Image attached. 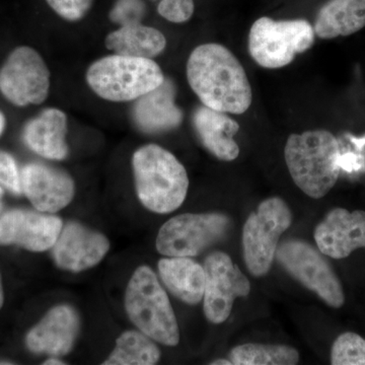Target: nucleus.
I'll list each match as a JSON object with an SVG mask.
<instances>
[{
	"label": "nucleus",
	"mask_w": 365,
	"mask_h": 365,
	"mask_svg": "<svg viewBox=\"0 0 365 365\" xmlns=\"http://www.w3.org/2000/svg\"><path fill=\"white\" fill-rule=\"evenodd\" d=\"M187 79L206 107L235 115L251 107L253 93L246 71L225 46L207 43L196 47L187 62Z\"/></svg>",
	"instance_id": "obj_1"
},
{
	"label": "nucleus",
	"mask_w": 365,
	"mask_h": 365,
	"mask_svg": "<svg viewBox=\"0 0 365 365\" xmlns=\"http://www.w3.org/2000/svg\"><path fill=\"white\" fill-rule=\"evenodd\" d=\"M341 148L330 131L318 129L288 137L285 163L295 185L312 198L325 197L338 181Z\"/></svg>",
	"instance_id": "obj_2"
},
{
	"label": "nucleus",
	"mask_w": 365,
	"mask_h": 365,
	"mask_svg": "<svg viewBox=\"0 0 365 365\" xmlns=\"http://www.w3.org/2000/svg\"><path fill=\"white\" fill-rule=\"evenodd\" d=\"M132 165L137 195L144 207L165 215L182 205L189 178L173 153L157 144H148L134 153Z\"/></svg>",
	"instance_id": "obj_3"
},
{
	"label": "nucleus",
	"mask_w": 365,
	"mask_h": 365,
	"mask_svg": "<svg viewBox=\"0 0 365 365\" xmlns=\"http://www.w3.org/2000/svg\"><path fill=\"white\" fill-rule=\"evenodd\" d=\"M165 76L153 59L115 54L93 62L86 71L91 90L109 102L136 101L155 90Z\"/></svg>",
	"instance_id": "obj_4"
},
{
	"label": "nucleus",
	"mask_w": 365,
	"mask_h": 365,
	"mask_svg": "<svg viewBox=\"0 0 365 365\" xmlns=\"http://www.w3.org/2000/svg\"><path fill=\"white\" fill-rule=\"evenodd\" d=\"M125 309L132 323L150 339L165 346L179 344V326L169 297L148 266H140L129 281Z\"/></svg>",
	"instance_id": "obj_5"
},
{
	"label": "nucleus",
	"mask_w": 365,
	"mask_h": 365,
	"mask_svg": "<svg viewBox=\"0 0 365 365\" xmlns=\"http://www.w3.org/2000/svg\"><path fill=\"white\" fill-rule=\"evenodd\" d=\"M314 38V26L306 20L274 21L263 16L251 26L249 52L264 68H282L297 54L311 49Z\"/></svg>",
	"instance_id": "obj_6"
},
{
	"label": "nucleus",
	"mask_w": 365,
	"mask_h": 365,
	"mask_svg": "<svg viewBox=\"0 0 365 365\" xmlns=\"http://www.w3.org/2000/svg\"><path fill=\"white\" fill-rule=\"evenodd\" d=\"M292 213L279 197L266 199L242 228V252L249 272L266 275L272 266L281 235L290 227Z\"/></svg>",
	"instance_id": "obj_7"
},
{
	"label": "nucleus",
	"mask_w": 365,
	"mask_h": 365,
	"mask_svg": "<svg viewBox=\"0 0 365 365\" xmlns=\"http://www.w3.org/2000/svg\"><path fill=\"white\" fill-rule=\"evenodd\" d=\"M278 263L294 279L334 309L345 302L341 281L325 255L306 242L290 240L281 242L276 251Z\"/></svg>",
	"instance_id": "obj_8"
},
{
	"label": "nucleus",
	"mask_w": 365,
	"mask_h": 365,
	"mask_svg": "<svg viewBox=\"0 0 365 365\" xmlns=\"http://www.w3.org/2000/svg\"><path fill=\"white\" fill-rule=\"evenodd\" d=\"M230 223L222 213L175 216L160 227L155 246L163 256L191 258L222 240Z\"/></svg>",
	"instance_id": "obj_9"
},
{
	"label": "nucleus",
	"mask_w": 365,
	"mask_h": 365,
	"mask_svg": "<svg viewBox=\"0 0 365 365\" xmlns=\"http://www.w3.org/2000/svg\"><path fill=\"white\" fill-rule=\"evenodd\" d=\"M50 71L32 47L20 46L0 68V93L16 107L40 105L49 95Z\"/></svg>",
	"instance_id": "obj_10"
},
{
	"label": "nucleus",
	"mask_w": 365,
	"mask_h": 365,
	"mask_svg": "<svg viewBox=\"0 0 365 365\" xmlns=\"http://www.w3.org/2000/svg\"><path fill=\"white\" fill-rule=\"evenodd\" d=\"M204 314L210 323L222 324L232 313L235 299L248 297L251 284L223 252L209 255L204 263Z\"/></svg>",
	"instance_id": "obj_11"
},
{
	"label": "nucleus",
	"mask_w": 365,
	"mask_h": 365,
	"mask_svg": "<svg viewBox=\"0 0 365 365\" xmlns=\"http://www.w3.org/2000/svg\"><path fill=\"white\" fill-rule=\"evenodd\" d=\"M63 223L57 216L14 209L0 216V245H18L29 251L53 248Z\"/></svg>",
	"instance_id": "obj_12"
},
{
	"label": "nucleus",
	"mask_w": 365,
	"mask_h": 365,
	"mask_svg": "<svg viewBox=\"0 0 365 365\" xmlns=\"http://www.w3.org/2000/svg\"><path fill=\"white\" fill-rule=\"evenodd\" d=\"M21 173L23 193L41 212H57L73 199L76 187L66 170L31 163Z\"/></svg>",
	"instance_id": "obj_13"
},
{
	"label": "nucleus",
	"mask_w": 365,
	"mask_h": 365,
	"mask_svg": "<svg viewBox=\"0 0 365 365\" xmlns=\"http://www.w3.org/2000/svg\"><path fill=\"white\" fill-rule=\"evenodd\" d=\"M109 249L110 242L105 235L78 222H69L62 227L53 246V258L59 268L81 272L98 265Z\"/></svg>",
	"instance_id": "obj_14"
},
{
	"label": "nucleus",
	"mask_w": 365,
	"mask_h": 365,
	"mask_svg": "<svg viewBox=\"0 0 365 365\" xmlns=\"http://www.w3.org/2000/svg\"><path fill=\"white\" fill-rule=\"evenodd\" d=\"M314 235L325 256L347 258L355 250L365 248V211L334 208L317 225Z\"/></svg>",
	"instance_id": "obj_15"
},
{
	"label": "nucleus",
	"mask_w": 365,
	"mask_h": 365,
	"mask_svg": "<svg viewBox=\"0 0 365 365\" xmlns=\"http://www.w3.org/2000/svg\"><path fill=\"white\" fill-rule=\"evenodd\" d=\"M79 317L71 306L53 307L28 333L26 344L34 353L62 356L68 354L79 332Z\"/></svg>",
	"instance_id": "obj_16"
},
{
	"label": "nucleus",
	"mask_w": 365,
	"mask_h": 365,
	"mask_svg": "<svg viewBox=\"0 0 365 365\" xmlns=\"http://www.w3.org/2000/svg\"><path fill=\"white\" fill-rule=\"evenodd\" d=\"M177 88L165 78L155 90L137 98L132 109V119L139 130L148 134L165 133L182 124L184 114L176 105Z\"/></svg>",
	"instance_id": "obj_17"
},
{
	"label": "nucleus",
	"mask_w": 365,
	"mask_h": 365,
	"mask_svg": "<svg viewBox=\"0 0 365 365\" xmlns=\"http://www.w3.org/2000/svg\"><path fill=\"white\" fill-rule=\"evenodd\" d=\"M67 117L56 108L43 110L24 127L23 140L40 157L62 160L68 155Z\"/></svg>",
	"instance_id": "obj_18"
},
{
	"label": "nucleus",
	"mask_w": 365,
	"mask_h": 365,
	"mask_svg": "<svg viewBox=\"0 0 365 365\" xmlns=\"http://www.w3.org/2000/svg\"><path fill=\"white\" fill-rule=\"evenodd\" d=\"M192 122L204 148L218 160L232 162L239 157L240 148L234 136L240 125L227 113L202 105L194 111Z\"/></svg>",
	"instance_id": "obj_19"
},
{
	"label": "nucleus",
	"mask_w": 365,
	"mask_h": 365,
	"mask_svg": "<svg viewBox=\"0 0 365 365\" xmlns=\"http://www.w3.org/2000/svg\"><path fill=\"white\" fill-rule=\"evenodd\" d=\"M163 284L175 297L186 304H199L205 289L204 267L190 257H169L158 262Z\"/></svg>",
	"instance_id": "obj_20"
},
{
	"label": "nucleus",
	"mask_w": 365,
	"mask_h": 365,
	"mask_svg": "<svg viewBox=\"0 0 365 365\" xmlns=\"http://www.w3.org/2000/svg\"><path fill=\"white\" fill-rule=\"evenodd\" d=\"M365 26V0H329L314 21L317 37L323 40L346 37Z\"/></svg>",
	"instance_id": "obj_21"
},
{
	"label": "nucleus",
	"mask_w": 365,
	"mask_h": 365,
	"mask_svg": "<svg viewBox=\"0 0 365 365\" xmlns=\"http://www.w3.org/2000/svg\"><path fill=\"white\" fill-rule=\"evenodd\" d=\"M105 45L116 54L153 59L165 51L167 39L158 29L137 23L113 31L106 38Z\"/></svg>",
	"instance_id": "obj_22"
},
{
	"label": "nucleus",
	"mask_w": 365,
	"mask_h": 365,
	"mask_svg": "<svg viewBox=\"0 0 365 365\" xmlns=\"http://www.w3.org/2000/svg\"><path fill=\"white\" fill-rule=\"evenodd\" d=\"M160 351L148 336L137 331H127L116 341V347L105 365H153L158 364Z\"/></svg>",
	"instance_id": "obj_23"
},
{
	"label": "nucleus",
	"mask_w": 365,
	"mask_h": 365,
	"mask_svg": "<svg viewBox=\"0 0 365 365\" xmlns=\"http://www.w3.org/2000/svg\"><path fill=\"white\" fill-rule=\"evenodd\" d=\"M230 360L234 365H294L299 353L287 345L245 344L232 348Z\"/></svg>",
	"instance_id": "obj_24"
},
{
	"label": "nucleus",
	"mask_w": 365,
	"mask_h": 365,
	"mask_svg": "<svg viewBox=\"0 0 365 365\" xmlns=\"http://www.w3.org/2000/svg\"><path fill=\"white\" fill-rule=\"evenodd\" d=\"M333 365H365V339L346 332L335 340L331 350Z\"/></svg>",
	"instance_id": "obj_25"
},
{
	"label": "nucleus",
	"mask_w": 365,
	"mask_h": 365,
	"mask_svg": "<svg viewBox=\"0 0 365 365\" xmlns=\"http://www.w3.org/2000/svg\"><path fill=\"white\" fill-rule=\"evenodd\" d=\"M146 13V6L143 0H116L109 18L120 26L141 23Z\"/></svg>",
	"instance_id": "obj_26"
},
{
	"label": "nucleus",
	"mask_w": 365,
	"mask_h": 365,
	"mask_svg": "<svg viewBox=\"0 0 365 365\" xmlns=\"http://www.w3.org/2000/svg\"><path fill=\"white\" fill-rule=\"evenodd\" d=\"M0 186L9 190L14 195L23 193L21 173L13 155L0 150Z\"/></svg>",
	"instance_id": "obj_27"
},
{
	"label": "nucleus",
	"mask_w": 365,
	"mask_h": 365,
	"mask_svg": "<svg viewBox=\"0 0 365 365\" xmlns=\"http://www.w3.org/2000/svg\"><path fill=\"white\" fill-rule=\"evenodd\" d=\"M60 18L68 21H78L90 13L93 0H46Z\"/></svg>",
	"instance_id": "obj_28"
},
{
	"label": "nucleus",
	"mask_w": 365,
	"mask_h": 365,
	"mask_svg": "<svg viewBox=\"0 0 365 365\" xmlns=\"http://www.w3.org/2000/svg\"><path fill=\"white\" fill-rule=\"evenodd\" d=\"M195 9L194 0H160L158 11L170 23H186L192 18Z\"/></svg>",
	"instance_id": "obj_29"
},
{
	"label": "nucleus",
	"mask_w": 365,
	"mask_h": 365,
	"mask_svg": "<svg viewBox=\"0 0 365 365\" xmlns=\"http://www.w3.org/2000/svg\"><path fill=\"white\" fill-rule=\"evenodd\" d=\"M6 116H4V113L0 111V136L4 133V129H6Z\"/></svg>",
	"instance_id": "obj_30"
},
{
	"label": "nucleus",
	"mask_w": 365,
	"mask_h": 365,
	"mask_svg": "<svg viewBox=\"0 0 365 365\" xmlns=\"http://www.w3.org/2000/svg\"><path fill=\"white\" fill-rule=\"evenodd\" d=\"M45 365H63L66 364V362L61 361L60 359H50L46 360L44 362Z\"/></svg>",
	"instance_id": "obj_31"
},
{
	"label": "nucleus",
	"mask_w": 365,
	"mask_h": 365,
	"mask_svg": "<svg viewBox=\"0 0 365 365\" xmlns=\"http://www.w3.org/2000/svg\"><path fill=\"white\" fill-rule=\"evenodd\" d=\"M212 365H232V362L230 360L227 359H217L215 361L211 362Z\"/></svg>",
	"instance_id": "obj_32"
},
{
	"label": "nucleus",
	"mask_w": 365,
	"mask_h": 365,
	"mask_svg": "<svg viewBox=\"0 0 365 365\" xmlns=\"http://www.w3.org/2000/svg\"><path fill=\"white\" fill-rule=\"evenodd\" d=\"M4 288H2L1 278H0V309L4 306Z\"/></svg>",
	"instance_id": "obj_33"
},
{
	"label": "nucleus",
	"mask_w": 365,
	"mask_h": 365,
	"mask_svg": "<svg viewBox=\"0 0 365 365\" xmlns=\"http://www.w3.org/2000/svg\"><path fill=\"white\" fill-rule=\"evenodd\" d=\"M2 197H4V190H2V187L0 186V210H1L2 207Z\"/></svg>",
	"instance_id": "obj_34"
},
{
	"label": "nucleus",
	"mask_w": 365,
	"mask_h": 365,
	"mask_svg": "<svg viewBox=\"0 0 365 365\" xmlns=\"http://www.w3.org/2000/svg\"><path fill=\"white\" fill-rule=\"evenodd\" d=\"M0 364H13L11 362H0Z\"/></svg>",
	"instance_id": "obj_35"
}]
</instances>
